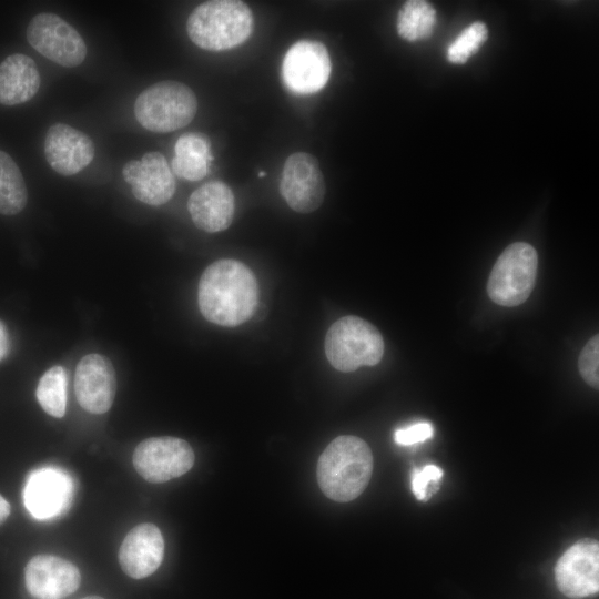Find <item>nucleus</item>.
<instances>
[{"instance_id": "f257e3e1", "label": "nucleus", "mask_w": 599, "mask_h": 599, "mask_svg": "<svg viewBox=\"0 0 599 599\" xmlns=\"http://www.w3.org/2000/svg\"><path fill=\"white\" fill-rule=\"evenodd\" d=\"M257 282L242 262L223 258L203 272L197 291L199 307L211 323L234 327L248 321L257 305Z\"/></svg>"}, {"instance_id": "f03ea898", "label": "nucleus", "mask_w": 599, "mask_h": 599, "mask_svg": "<svg viewBox=\"0 0 599 599\" xmlns=\"http://www.w3.org/2000/svg\"><path fill=\"white\" fill-rule=\"evenodd\" d=\"M373 473L368 445L352 435L329 443L317 463V481L326 497L338 502L357 498L367 487Z\"/></svg>"}, {"instance_id": "7ed1b4c3", "label": "nucleus", "mask_w": 599, "mask_h": 599, "mask_svg": "<svg viewBox=\"0 0 599 599\" xmlns=\"http://www.w3.org/2000/svg\"><path fill=\"white\" fill-rule=\"evenodd\" d=\"M250 7L237 0H214L199 4L189 16L190 40L207 51H224L245 42L253 31Z\"/></svg>"}, {"instance_id": "20e7f679", "label": "nucleus", "mask_w": 599, "mask_h": 599, "mask_svg": "<svg viewBox=\"0 0 599 599\" xmlns=\"http://www.w3.org/2000/svg\"><path fill=\"white\" fill-rule=\"evenodd\" d=\"M197 111V99L184 83L165 80L142 91L134 103V115L146 130L167 133L186 126Z\"/></svg>"}, {"instance_id": "39448f33", "label": "nucleus", "mask_w": 599, "mask_h": 599, "mask_svg": "<svg viewBox=\"0 0 599 599\" xmlns=\"http://www.w3.org/2000/svg\"><path fill=\"white\" fill-rule=\"evenodd\" d=\"M325 353L334 368L349 373L361 366L378 364L384 354V339L373 324L358 316L348 315L328 328Z\"/></svg>"}, {"instance_id": "423d86ee", "label": "nucleus", "mask_w": 599, "mask_h": 599, "mask_svg": "<svg viewBox=\"0 0 599 599\" xmlns=\"http://www.w3.org/2000/svg\"><path fill=\"white\" fill-rule=\"evenodd\" d=\"M538 254L528 243L510 244L493 266L487 283L490 300L506 307L518 306L530 296L537 276Z\"/></svg>"}, {"instance_id": "0eeeda50", "label": "nucleus", "mask_w": 599, "mask_h": 599, "mask_svg": "<svg viewBox=\"0 0 599 599\" xmlns=\"http://www.w3.org/2000/svg\"><path fill=\"white\" fill-rule=\"evenodd\" d=\"M27 40L35 51L61 67H77L87 57L81 34L55 13L35 14L28 24Z\"/></svg>"}, {"instance_id": "6e6552de", "label": "nucleus", "mask_w": 599, "mask_h": 599, "mask_svg": "<svg viewBox=\"0 0 599 599\" xmlns=\"http://www.w3.org/2000/svg\"><path fill=\"white\" fill-rule=\"evenodd\" d=\"M132 461L146 481L161 484L187 473L194 465V453L184 439L151 437L135 447Z\"/></svg>"}, {"instance_id": "1a4fd4ad", "label": "nucleus", "mask_w": 599, "mask_h": 599, "mask_svg": "<svg viewBox=\"0 0 599 599\" xmlns=\"http://www.w3.org/2000/svg\"><path fill=\"white\" fill-rule=\"evenodd\" d=\"M325 180L318 161L309 153L295 152L284 162L280 193L298 213H312L323 203Z\"/></svg>"}, {"instance_id": "9d476101", "label": "nucleus", "mask_w": 599, "mask_h": 599, "mask_svg": "<svg viewBox=\"0 0 599 599\" xmlns=\"http://www.w3.org/2000/svg\"><path fill=\"white\" fill-rule=\"evenodd\" d=\"M281 71L290 91L296 94L316 93L326 85L331 75L328 51L318 41H297L285 53Z\"/></svg>"}, {"instance_id": "9b49d317", "label": "nucleus", "mask_w": 599, "mask_h": 599, "mask_svg": "<svg viewBox=\"0 0 599 599\" xmlns=\"http://www.w3.org/2000/svg\"><path fill=\"white\" fill-rule=\"evenodd\" d=\"M558 589L568 598L581 599L599 590V545L581 540L568 548L555 567Z\"/></svg>"}, {"instance_id": "f8f14e48", "label": "nucleus", "mask_w": 599, "mask_h": 599, "mask_svg": "<svg viewBox=\"0 0 599 599\" xmlns=\"http://www.w3.org/2000/svg\"><path fill=\"white\" fill-rule=\"evenodd\" d=\"M73 493V483L67 473L44 467L29 475L23 489V502L34 518L51 519L69 509Z\"/></svg>"}, {"instance_id": "ddd939ff", "label": "nucleus", "mask_w": 599, "mask_h": 599, "mask_svg": "<svg viewBox=\"0 0 599 599\" xmlns=\"http://www.w3.org/2000/svg\"><path fill=\"white\" fill-rule=\"evenodd\" d=\"M122 175L134 197L148 205L165 204L175 193L174 174L160 152H148L141 160L126 162Z\"/></svg>"}, {"instance_id": "4468645a", "label": "nucleus", "mask_w": 599, "mask_h": 599, "mask_svg": "<svg viewBox=\"0 0 599 599\" xmlns=\"http://www.w3.org/2000/svg\"><path fill=\"white\" fill-rule=\"evenodd\" d=\"M74 392L84 410L106 413L116 392V375L111 361L97 353L83 356L75 368Z\"/></svg>"}, {"instance_id": "2eb2a0df", "label": "nucleus", "mask_w": 599, "mask_h": 599, "mask_svg": "<svg viewBox=\"0 0 599 599\" xmlns=\"http://www.w3.org/2000/svg\"><path fill=\"white\" fill-rule=\"evenodd\" d=\"M29 593L35 599H62L74 592L81 575L71 561L53 555H38L24 569Z\"/></svg>"}, {"instance_id": "dca6fc26", "label": "nucleus", "mask_w": 599, "mask_h": 599, "mask_svg": "<svg viewBox=\"0 0 599 599\" xmlns=\"http://www.w3.org/2000/svg\"><path fill=\"white\" fill-rule=\"evenodd\" d=\"M93 141L84 132L65 123L52 124L44 139V155L60 175L70 176L87 167L94 158Z\"/></svg>"}, {"instance_id": "f3484780", "label": "nucleus", "mask_w": 599, "mask_h": 599, "mask_svg": "<svg viewBox=\"0 0 599 599\" xmlns=\"http://www.w3.org/2000/svg\"><path fill=\"white\" fill-rule=\"evenodd\" d=\"M164 556V540L160 529L149 522L132 528L119 549V564L122 570L133 579L152 575L161 565Z\"/></svg>"}, {"instance_id": "a211bd4d", "label": "nucleus", "mask_w": 599, "mask_h": 599, "mask_svg": "<svg viewBox=\"0 0 599 599\" xmlns=\"http://www.w3.org/2000/svg\"><path fill=\"white\" fill-rule=\"evenodd\" d=\"M187 210L196 227L209 233L221 232L233 221L235 197L224 182H207L190 195Z\"/></svg>"}, {"instance_id": "6ab92c4d", "label": "nucleus", "mask_w": 599, "mask_h": 599, "mask_svg": "<svg viewBox=\"0 0 599 599\" xmlns=\"http://www.w3.org/2000/svg\"><path fill=\"white\" fill-rule=\"evenodd\" d=\"M40 84L39 69L30 57L14 53L0 63V104L24 103L38 93Z\"/></svg>"}, {"instance_id": "aec40b11", "label": "nucleus", "mask_w": 599, "mask_h": 599, "mask_svg": "<svg viewBox=\"0 0 599 599\" xmlns=\"http://www.w3.org/2000/svg\"><path fill=\"white\" fill-rule=\"evenodd\" d=\"M212 159L209 138L200 132H187L175 142L171 170L181 179L200 181L207 174Z\"/></svg>"}, {"instance_id": "412c9836", "label": "nucleus", "mask_w": 599, "mask_h": 599, "mask_svg": "<svg viewBox=\"0 0 599 599\" xmlns=\"http://www.w3.org/2000/svg\"><path fill=\"white\" fill-rule=\"evenodd\" d=\"M27 201L28 190L19 166L8 153L0 151V213L18 214Z\"/></svg>"}, {"instance_id": "4be33fe9", "label": "nucleus", "mask_w": 599, "mask_h": 599, "mask_svg": "<svg viewBox=\"0 0 599 599\" xmlns=\"http://www.w3.org/2000/svg\"><path fill=\"white\" fill-rule=\"evenodd\" d=\"M436 24V11L423 0H409L404 3L397 16L398 34L410 42L427 39Z\"/></svg>"}, {"instance_id": "5701e85b", "label": "nucleus", "mask_w": 599, "mask_h": 599, "mask_svg": "<svg viewBox=\"0 0 599 599\" xmlns=\"http://www.w3.org/2000/svg\"><path fill=\"white\" fill-rule=\"evenodd\" d=\"M67 374L62 366L49 368L40 378L37 399L43 410L55 418H61L67 409Z\"/></svg>"}, {"instance_id": "b1692460", "label": "nucleus", "mask_w": 599, "mask_h": 599, "mask_svg": "<svg viewBox=\"0 0 599 599\" xmlns=\"http://www.w3.org/2000/svg\"><path fill=\"white\" fill-rule=\"evenodd\" d=\"M487 35V27L480 21L474 22L450 43L447 50V60L455 64L465 63L479 50Z\"/></svg>"}, {"instance_id": "393cba45", "label": "nucleus", "mask_w": 599, "mask_h": 599, "mask_svg": "<svg viewBox=\"0 0 599 599\" xmlns=\"http://www.w3.org/2000/svg\"><path fill=\"white\" fill-rule=\"evenodd\" d=\"M578 368L583 380L593 388L599 386V336L593 335L582 347Z\"/></svg>"}, {"instance_id": "a878e982", "label": "nucleus", "mask_w": 599, "mask_h": 599, "mask_svg": "<svg viewBox=\"0 0 599 599\" xmlns=\"http://www.w3.org/2000/svg\"><path fill=\"white\" fill-rule=\"evenodd\" d=\"M443 470L435 465H427L420 469H414L412 474V490L418 500L428 499V486L430 483L439 481Z\"/></svg>"}, {"instance_id": "bb28decb", "label": "nucleus", "mask_w": 599, "mask_h": 599, "mask_svg": "<svg viewBox=\"0 0 599 599\" xmlns=\"http://www.w3.org/2000/svg\"><path fill=\"white\" fill-rule=\"evenodd\" d=\"M434 428L429 423H416L408 427L397 429L394 439L398 445L409 446L432 438Z\"/></svg>"}, {"instance_id": "cd10ccee", "label": "nucleus", "mask_w": 599, "mask_h": 599, "mask_svg": "<svg viewBox=\"0 0 599 599\" xmlns=\"http://www.w3.org/2000/svg\"><path fill=\"white\" fill-rule=\"evenodd\" d=\"M9 348V334L4 323L0 321V362L8 355Z\"/></svg>"}, {"instance_id": "c85d7f7f", "label": "nucleus", "mask_w": 599, "mask_h": 599, "mask_svg": "<svg viewBox=\"0 0 599 599\" xmlns=\"http://www.w3.org/2000/svg\"><path fill=\"white\" fill-rule=\"evenodd\" d=\"M9 514H10V505L0 495V525L8 518Z\"/></svg>"}, {"instance_id": "c756f323", "label": "nucleus", "mask_w": 599, "mask_h": 599, "mask_svg": "<svg viewBox=\"0 0 599 599\" xmlns=\"http://www.w3.org/2000/svg\"><path fill=\"white\" fill-rule=\"evenodd\" d=\"M81 599H103L99 596H88V597H84V598H81Z\"/></svg>"}]
</instances>
